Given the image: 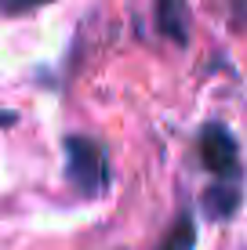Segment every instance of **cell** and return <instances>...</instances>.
I'll return each instance as SVG.
<instances>
[{"label": "cell", "mask_w": 247, "mask_h": 250, "mask_svg": "<svg viewBox=\"0 0 247 250\" xmlns=\"http://www.w3.org/2000/svg\"><path fill=\"white\" fill-rule=\"evenodd\" d=\"M157 25L175 44H185L189 40V7H185V0H157Z\"/></svg>", "instance_id": "3"}, {"label": "cell", "mask_w": 247, "mask_h": 250, "mask_svg": "<svg viewBox=\"0 0 247 250\" xmlns=\"http://www.w3.org/2000/svg\"><path fill=\"white\" fill-rule=\"evenodd\" d=\"M203 207H207L215 218H229V214L240 207V188H236V185H215V188H207Z\"/></svg>", "instance_id": "4"}, {"label": "cell", "mask_w": 247, "mask_h": 250, "mask_svg": "<svg viewBox=\"0 0 247 250\" xmlns=\"http://www.w3.org/2000/svg\"><path fill=\"white\" fill-rule=\"evenodd\" d=\"M40 4H51V0H0V11L4 15H22V11H33Z\"/></svg>", "instance_id": "6"}, {"label": "cell", "mask_w": 247, "mask_h": 250, "mask_svg": "<svg viewBox=\"0 0 247 250\" xmlns=\"http://www.w3.org/2000/svg\"><path fill=\"white\" fill-rule=\"evenodd\" d=\"M200 156H203V167L211 170V174H236V142H233V134L225 131L222 124H207L203 127V134H200Z\"/></svg>", "instance_id": "2"}, {"label": "cell", "mask_w": 247, "mask_h": 250, "mask_svg": "<svg viewBox=\"0 0 247 250\" xmlns=\"http://www.w3.org/2000/svg\"><path fill=\"white\" fill-rule=\"evenodd\" d=\"M4 124H15V113H0V127Z\"/></svg>", "instance_id": "7"}, {"label": "cell", "mask_w": 247, "mask_h": 250, "mask_svg": "<svg viewBox=\"0 0 247 250\" xmlns=\"http://www.w3.org/2000/svg\"><path fill=\"white\" fill-rule=\"evenodd\" d=\"M66 170H69V182L80 188L84 196L102 192V188H106V178H109L106 152H102L91 138H80V134L66 138Z\"/></svg>", "instance_id": "1"}, {"label": "cell", "mask_w": 247, "mask_h": 250, "mask_svg": "<svg viewBox=\"0 0 247 250\" xmlns=\"http://www.w3.org/2000/svg\"><path fill=\"white\" fill-rule=\"evenodd\" d=\"M193 247H197V221H193V214H182L175 229L167 232V239L160 243V250H193Z\"/></svg>", "instance_id": "5"}]
</instances>
